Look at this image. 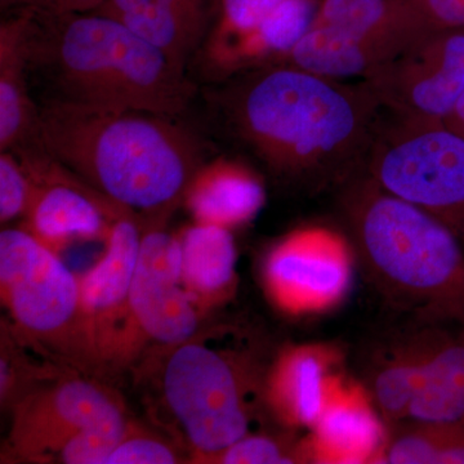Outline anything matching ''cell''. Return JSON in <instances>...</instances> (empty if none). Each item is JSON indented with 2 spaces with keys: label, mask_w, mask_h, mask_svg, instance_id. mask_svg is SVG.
Masks as SVG:
<instances>
[{
  "label": "cell",
  "mask_w": 464,
  "mask_h": 464,
  "mask_svg": "<svg viewBox=\"0 0 464 464\" xmlns=\"http://www.w3.org/2000/svg\"><path fill=\"white\" fill-rule=\"evenodd\" d=\"M224 82L213 96L228 130L271 173L319 188L365 172L384 112L362 82L290 63Z\"/></svg>",
  "instance_id": "obj_1"
},
{
  "label": "cell",
  "mask_w": 464,
  "mask_h": 464,
  "mask_svg": "<svg viewBox=\"0 0 464 464\" xmlns=\"http://www.w3.org/2000/svg\"><path fill=\"white\" fill-rule=\"evenodd\" d=\"M43 148L112 203L149 225H167L204 163V146L172 116L48 100L39 108Z\"/></svg>",
  "instance_id": "obj_2"
},
{
  "label": "cell",
  "mask_w": 464,
  "mask_h": 464,
  "mask_svg": "<svg viewBox=\"0 0 464 464\" xmlns=\"http://www.w3.org/2000/svg\"><path fill=\"white\" fill-rule=\"evenodd\" d=\"M267 365L246 333L218 325L151 351L130 372L154 427L201 464L256 431Z\"/></svg>",
  "instance_id": "obj_3"
},
{
  "label": "cell",
  "mask_w": 464,
  "mask_h": 464,
  "mask_svg": "<svg viewBox=\"0 0 464 464\" xmlns=\"http://www.w3.org/2000/svg\"><path fill=\"white\" fill-rule=\"evenodd\" d=\"M30 9V76L52 100L88 108L177 116L197 88L158 48L96 11Z\"/></svg>",
  "instance_id": "obj_4"
},
{
  "label": "cell",
  "mask_w": 464,
  "mask_h": 464,
  "mask_svg": "<svg viewBox=\"0 0 464 464\" xmlns=\"http://www.w3.org/2000/svg\"><path fill=\"white\" fill-rule=\"evenodd\" d=\"M344 185L355 249L382 295L420 322H464V232L384 191L366 170Z\"/></svg>",
  "instance_id": "obj_5"
},
{
  "label": "cell",
  "mask_w": 464,
  "mask_h": 464,
  "mask_svg": "<svg viewBox=\"0 0 464 464\" xmlns=\"http://www.w3.org/2000/svg\"><path fill=\"white\" fill-rule=\"evenodd\" d=\"M0 299L20 337L61 364L94 375L82 332L79 276L25 228L0 232Z\"/></svg>",
  "instance_id": "obj_6"
},
{
  "label": "cell",
  "mask_w": 464,
  "mask_h": 464,
  "mask_svg": "<svg viewBox=\"0 0 464 464\" xmlns=\"http://www.w3.org/2000/svg\"><path fill=\"white\" fill-rule=\"evenodd\" d=\"M433 32L409 0H322L285 63L338 81L364 79Z\"/></svg>",
  "instance_id": "obj_7"
},
{
  "label": "cell",
  "mask_w": 464,
  "mask_h": 464,
  "mask_svg": "<svg viewBox=\"0 0 464 464\" xmlns=\"http://www.w3.org/2000/svg\"><path fill=\"white\" fill-rule=\"evenodd\" d=\"M200 313L181 277V250L167 225L143 227L123 320L112 342L103 380L130 372L143 356L188 340L203 328Z\"/></svg>",
  "instance_id": "obj_8"
},
{
  "label": "cell",
  "mask_w": 464,
  "mask_h": 464,
  "mask_svg": "<svg viewBox=\"0 0 464 464\" xmlns=\"http://www.w3.org/2000/svg\"><path fill=\"white\" fill-rule=\"evenodd\" d=\"M366 173L381 188L457 228L464 213V136L441 121L383 115Z\"/></svg>",
  "instance_id": "obj_9"
},
{
  "label": "cell",
  "mask_w": 464,
  "mask_h": 464,
  "mask_svg": "<svg viewBox=\"0 0 464 464\" xmlns=\"http://www.w3.org/2000/svg\"><path fill=\"white\" fill-rule=\"evenodd\" d=\"M5 456L14 462L53 463L70 440L92 430L124 431L125 400L96 375L70 369L12 408Z\"/></svg>",
  "instance_id": "obj_10"
},
{
  "label": "cell",
  "mask_w": 464,
  "mask_h": 464,
  "mask_svg": "<svg viewBox=\"0 0 464 464\" xmlns=\"http://www.w3.org/2000/svg\"><path fill=\"white\" fill-rule=\"evenodd\" d=\"M353 275V246L341 234L304 227L268 249L261 285L268 304L283 315H319L346 298Z\"/></svg>",
  "instance_id": "obj_11"
},
{
  "label": "cell",
  "mask_w": 464,
  "mask_h": 464,
  "mask_svg": "<svg viewBox=\"0 0 464 464\" xmlns=\"http://www.w3.org/2000/svg\"><path fill=\"white\" fill-rule=\"evenodd\" d=\"M9 151L35 185L21 227L58 255L79 241H105L115 219L136 216L63 167L43 148L39 137Z\"/></svg>",
  "instance_id": "obj_12"
},
{
  "label": "cell",
  "mask_w": 464,
  "mask_h": 464,
  "mask_svg": "<svg viewBox=\"0 0 464 464\" xmlns=\"http://www.w3.org/2000/svg\"><path fill=\"white\" fill-rule=\"evenodd\" d=\"M438 30L362 83L384 114L411 121H442L464 93V34Z\"/></svg>",
  "instance_id": "obj_13"
},
{
  "label": "cell",
  "mask_w": 464,
  "mask_h": 464,
  "mask_svg": "<svg viewBox=\"0 0 464 464\" xmlns=\"http://www.w3.org/2000/svg\"><path fill=\"white\" fill-rule=\"evenodd\" d=\"M143 224L136 216L112 222L99 261L78 275L82 332L92 371L103 378L112 342L123 320L141 248Z\"/></svg>",
  "instance_id": "obj_14"
},
{
  "label": "cell",
  "mask_w": 464,
  "mask_h": 464,
  "mask_svg": "<svg viewBox=\"0 0 464 464\" xmlns=\"http://www.w3.org/2000/svg\"><path fill=\"white\" fill-rule=\"evenodd\" d=\"M366 387L338 375L328 401L306 439L304 463H381L389 432Z\"/></svg>",
  "instance_id": "obj_15"
},
{
  "label": "cell",
  "mask_w": 464,
  "mask_h": 464,
  "mask_svg": "<svg viewBox=\"0 0 464 464\" xmlns=\"http://www.w3.org/2000/svg\"><path fill=\"white\" fill-rule=\"evenodd\" d=\"M342 353L329 344H289L268 362L264 381L265 411L289 431L311 430L322 414Z\"/></svg>",
  "instance_id": "obj_16"
},
{
  "label": "cell",
  "mask_w": 464,
  "mask_h": 464,
  "mask_svg": "<svg viewBox=\"0 0 464 464\" xmlns=\"http://www.w3.org/2000/svg\"><path fill=\"white\" fill-rule=\"evenodd\" d=\"M218 0H103L94 9L115 18L186 72L206 41Z\"/></svg>",
  "instance_id": "obj_17"
},
{
  "label": "cell",
  "mask_w": 464,
  "mask_h": 464,
  "mask_svg": "<svg viewBox=\"0 0 464 464\" xmlns=\"http://www.w3.org/2000/svg\"><path fill=\"white\" fill-rule=\"evenodd\" d=\"M460 420H464V322H426L414 395L402 423Z\"/></svg>",
  "instance_id": "obj_18"
},
{
  "label": "cell",
  "mask_w": 464,
  "mask_h": 464,
  "mask_svg": "<svg viewBox=\"0 0 464 464\" xmlns=\"http://www.w3.org/2000/svg\"><path fill=\"white\" fill-rule=\"evenodd\" d=\"M261 177L252 168L218 158L206 161L186 188L182 204L192 221L237 230L248 225L265 206Z\"/></svg>",
  "instance_id": "obj_19"
},
{
  "label": "cell",
  "mask_w": 464,
  "mask_h": 464,
  "mask_svg": "<svg viewBox=\"0 0 464 464\" xmlns=\"http://www.w3.org/2000/svg\"><path fill=\"white\" fill-rule=\"evenodd\" d=\"M176 234L183 286L207 317L237 295L239 276L234 235L227 228L194 221Z\"/></svg>",
  "instance_id": "obj_20"
},
{
  "label": "cell",
  "mask_w": 464,
  "mask_h": 464,
  "mask_svg": "<svg viewBox=\"0 0 464 464\" xmlns=\"http://www.w3.org/2000/svg\"><path fill=\"white\" fill-rule=\"evenodd\" d=\"M30 9H21L0 26V151L38 136L39 108L30 93Z\"/></svg>",
  "instance_id": "obj_21"
},
{
  "label": "cell",
  "mask_w": 464,
  "mask_h": 464,
  "mask_svg": "<svg viewBox=\"0 0 464 464\" xmlns=\"http://www.w3.org/2000/svg\"><path fill=\"white\" fill-rule=\"evenodd\" d=\"M70 369L72 368L36 350L3 317L0 326V404L3 409L11 411L33 391L56 380Z\"/></svg>",
  "instance_id": "obj_22"
},
{
  "label": "cell",
  "mask_w": 464,
  "mask_h": 464,
  "mask_svg": "<svg viewBox=\"0 0 464 464\" xmlns=\"http://www.w3.org/2000/svg\"><path fill=\"white\" fill-rule=\"evenodd\" d=\"M381 463L464 464V420L447 424H396Z\"/></svg>",
  "instance_id": "obj_23"
},
{
  "label": "cell",
  "mask_w": 464,
  "mask_h": 464,
  "mask_svg": "<svg viewBox=\"0 0 464 464\" xmlns=\"http://www.w3.org/2000/svg\"><path fill=\"white\" fill-rule=\"evenodd\" d=\"M286 0H218L215 20L194 60L206 78L226 54L246 41Z\"/></svg>",
  "instance_id": "obj_24"
},
{
  "label": "cell",
  "mask_w": 464,
  "mask_h": 464,
  "mask_svg": "<svg viewBox=\"0 0 464 464\" xmlns=\"http://www.w3.org/2000/svg\"><path fill=\"white\" fill-rule=\"evenodd\" d=\"M176 463H188V453L158 427L151 429L133 418H130L123 438L105 462V464Z\"/></svg>",
  "instance_id": "obj_25"
},
{
  "label": "cell",
  "mask_w": 464,
  "mask_h": 464,
  "mask_svg": "<svg viewBox=\"0 0 464 464\" xmlns=\"http://www.w3.org/2000/svg\"><path fill=\"white\" fill-rule=\"evenodd\" d=\"M304 463L299 441L253 431L224 450L207 457L201 464H293Z\"/></svg>",
  "instance_id": "obj_26"
},
{
  "label": "cell",
  "mask_w": 464,
  "mask_h": 464,
  "mask_svg": "<svg viewBox=\"0 0 464 464\" xmlns=\"http://www.w3.org/2000/svg\"><path fill=\"white\" fill-rule=\"evenodd\" d=\"M34 185L32 177L12 151L0 154V222L8 224L24 218L32 204Z\"/></svg>",
  "instance_id": "obj_27"
},
{
  "label": "cell",
  "mask_w": 464,
  "mask_h": 464,
  "mask_svg": "<svg viewBox=\"0 0 464 464\" xmlns=\"http://www.w3.org/2000/svg\"><path fill=\"white\" fill-rule=\"evenodd\" d=\"M125 430L124 431L92 430V431L79 433L58 451L53 463L105 464L111 451L123 438Z\"/></svg>",
  "instance_id": "obj_28"
},
{
  "label": "cell",
  "mask_w": 464,
  "mask_h": 464,
  "mask_svg": "<svg viewBox=\"0 0 464 464\" xmlns=\"http://www.w3.org/2000/svg\"><path fill=\"white\" fill-rule=\"evenodd\" d=\"M436 30L464 26V0H409Z\"/></svg>",
  "instance_id": "obj_29"
},
{
  "label": "cell",
  "mask_w": 464,
  "mask_h": 464,
  "mask_svg": "<svg viewBox=\"0 0 464 464\" xmlns=\"http://www.w3.org/2000/svg\"><path fill=\"white\" fill-rule=\"evenodd\" d=\"M3 8L21 7L34 9H53L65 11L60 0H2Z\"/></svg>",
  "instance_id": "obj_30"
},
{
  "label": "cell",
  "mask_w": 464,
  "mask_h": 464,
  "mask_svg": "<svg viewBox=\"0 0 464 464\" xmlns=\"http://www.w3.org/2000/svg\"><path fill=\"white\" fill-rule=\"evenodd\" d=\"M65 11L90 12L102 5L103 0H60Z\"/></svg>",
  "instance_id": "obj_31"
}]
</instances>
